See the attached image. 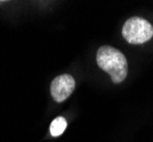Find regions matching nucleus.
Wrapping results in <instances>:
<instances>
[{
	"instance_id": "f257e3e1",
	"label": "nucleus",
	"mask_w": 153,
	"mask_h": 142,
	"mask_svg": "<svg viewBox=\"0 0 153 142\" xmlns=\"http://www.w3.org/2000/svg\"><path fill=\"white\" fill-rule=\"evenodd\" d=\"M97 65L108 73L113 83H121L128 74V63L125 55L110 45L101 47L96 55Z\"/></svg>"
},
{
	"instance_id": "f03ea898",
	"label": "nucleus",
	"mask_w": 153,
	"mask_h": 142,
	"mask_svg": "<svg viewBox=\"0 0 153 142\" xmlns=\"http://www.w3.org/2000/svg\"><path fill=\"white\" fill-rule=\"evenodd\" d=\"M122 37L131 45H142L153 37V26L140 17H131L126 20L122 27Z\"/></svg>"
},
{
	"instance_id": "7ed1b4c3",
	"label": "nucleus",
	"mask_w": 153,
	"mask_h": 142,
	"mask_svg": "<svg viewBox=\"0 0 153 142\" xmlns=\"http://www.w3.org/2000/svg\"><path fill=\"white\" fill-rule=\"evenodd\" d=\"M76 88V81L70 74L58 75L51 84V97L56 102H63L72 94Z\"/></svg>"
},
{
	"instance_id": "20e7f679",
	"label": "nucleus",
	"mask_w": 153,
	"mask_h": 142,
	"mask_svg": "<svg viewBox=\"0 0 153 142\" xmlns=\"http://www.w3.org/2000/svg\"><path fill=\"white\" fill-rule=\"evenodd\" d=\"M66 126H68V122H66V119L64 117H61V116L56 117L51 122V127H49L51 134L53 136H59L65 131Z\"/></svg>"
},
{
	"instance_id": "39448f33",
	"label": "nucleus",
	"mask_w": 153,
	"mask_h": 142,
	"mask_svg": "<svg viewBox=\"0 0 153 142\" xmlns=\"http://www.w3.org/2000/svg\"><path fill=\"white\" fill-rule=\"evenodd\" d=\"M6 1H2V0H0V4H5Z\"/></svg>"
}]
</instances>
